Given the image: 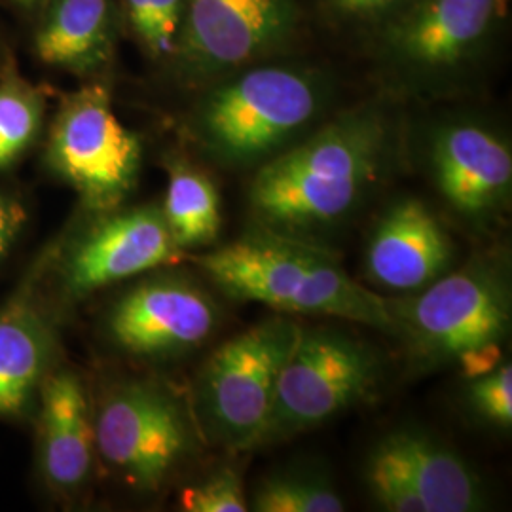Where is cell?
Returning a JSON list of instances; mask_svg holds the SVG:
<instances>
[{
	"label": "cell",
	"instance_id": "6da1fadb",
	"mask_svg": "<svg viewBox=\"0 0 512 512\" xmlns=\"http://www.w3.org/2000/svg\"><path fill=\"white\" fill-rule=\"evenodd\" d=\"M395 126L378 105H361L317 126L256 167L251 226L327 247L384 181Z\"/></svg>",
	"mask_w": 512,
	"mask_h": 512
},
{
	"label": "cell",
	"instance_id": "7a4b0ae2",
	"mask_svg": "<svg viewBox=\"0 0 512 512\" xmlns=\"http://www.w3.org/2000/svg\"><path fill=\"white\" fill-rule=\"evenodd\" d=\"M332 97L323 71L260 61L203 88L188 122L190 137L219 167L256 169L317 128Z\"/></svg>",
	"mask_w": 512,
	"mask_h": 512
},
{
	"label": "cell",
	"instance_id": "3957f363",
	"mask_svg": "<svg viewBox=\"0 0 512 512\" xmlns=\"http://www.w3.org/2000/svg\"><path fill=\"white\" fill-rule=\"evenodd\" d=\"M215 287L234 300L287 315L332 317L391 334L387 298L357 283L329 247L251 226L241 238L194 256Z\"/></svg>",
	"mask_w": 512,
	"mask_h": 512
},
{
	"label": "cell",
	"instance_id": "277c9868",
	"mask_svg": "<svg viewBox=\"0 0 512 512\" xmlns=\"http://www.w3.org/2000/svg\"><path fill=\"white\" fill-rule=\"evenodd\" d=\"M393 330L414 368L458 366L471 380L499 363L512 323L509 260L480 255L403 298H387Z\"/></svg>",
	"mask_w": 512,
	"mask_h": 512
},
{
	"label": "cell",
	"instance_id": "5b68a950",
	"mask_svg": "<svg viewBox=\"0 0 512 512\" xmlns=\"http://www.w3.org/2000/svg\"><path fill=\"white\" fill-rule=\"evenodd\" d=\"M507 12L509 0H406L378 25V63L403 92H454L490 54Z\"/></svg>",
	"mask_w": 512,
	"mask_h": 512
},
{
	"label": "cell",
	"instance_id": "8992f818",
	"mask_svg": "<svg viewBox=\"0 0 512 512\" xmlns=\"http://www.w3.org/2000/svg\"><path fill=\"white\" fill-rule=\"evenodd\" d=\"M300 325L287 313L262 319L215 349L194 385L192 416L200 435L228 452L258 446L281 368Z\"/></svg>",
	"mask_w": 512,
	"mask_h": 512
},
{
	"label": "cell",
	"instance_id": "52a82bcc",
	"mask_svg": "<svg viewBox=\"0 0 512 512\" xmlns=\"http://www.w3.org/2000/svg\"><path fill=\"white\" fill-rule=\"evenodd\" d=\"M380 376L378 353L357 336L334 327H302L277 378L258 446L293 439L370 401Z\"/></svg>",
	"mask_w": 512,
	"mask_h": 512
},
{
	"label": "cell",
	"instance_id": "ba28073f",
	"mask_svg": "<svg viewBox=\"0 0 512 512\" xmlns=\"http://www.w3.org/2000/svg\"><path fill=\"white\" fill-rule=\"evenodd\" d=\"M93 425L97 454L129 486L145 492H156L183 465L200 435L192 410L156 382L110 389Z\"/></svg>",
	"mask_w": 512,
	"mask_h": 512
},
{
	"label": "cell",
	"instance_id": "9c48e42d",
	"mask_svg": "<svg viewBox=\"0 0 512 512\" xmlns=\"http://www.w3.org/2000/svg\"><path fill=\"white\" fill-rule=\"evenodd\" d=\"M143 160L139 137L112 109L103 84L71 93L55 116L48 141V164L86 207L107 213L135 188Z\"/></svg>",
	"mask_w": 512,
	"mask_h": 512
},
{
	"label": "cell",
	"instance_id": "30bf717a",
	"mask_svg": "<svg viewBox=\"0 0 512 512\" xmlns=\"http://www.w3.org/2000/svg\"><path fill=\"white\" fill-rule=\"evenodd\" d=\"M300 18L298 0H184L173 63L186 84L205 88L279 54Z\"/></svg>",
	"mask_w": 512,
	"mask_h": 512
},
{
	"label": "cell",
	"instance_id": "8fae6325",
	"mask_svg": "<svg viewBox=\"0 0 512 512\" xmlns=\"http://www.w3.org/2000/svg\"><path fill=\"white\" fill-rule=\"evenodd\" d=\"M366 488L387 512H475L486 490L475 469L442 440L416 427L384 435L370 450Z\"/></svg>",
	"mask_w": 512,
	"mask_h": 512
},
{
	"label": "cell",
	"instance_id": "7c38bea8",
	"mask_svg": "<svg viewBox=\"0 0 512 512\" xmlns=\"http://www.w3.org/2000/svg\"><path fill=\"white\" fill-rule=\"evenodd\" d=\"M427 165L442 200L473 226L492 224L511 202V143L486 122L437 124L427 137Z\"/></svg>",
	"mask_w": 512,
	"mask_h": 512
},
{
	"label": "cell",
	"instance_id": "4fadbf2b",
	"mask_svg": "<svg viewBox=\"0 0 512 512\" xmlns=\"http://www.w3.org/2000/svg\"><path fill=\"white\" fill-rule=\"evenodd\" d=\"M219 323L217 302L196 281L158 275L114 302L107 330L112 342L131 355L165 359L200 348Z\"/></svg>",
	"mask_w": 512,
	"mask_h": 512
},
{
	"label": "cell",
	"instance_id": "5bb4252c",
	"mask_svg": "<svg viewBox=\"0 0 512 512\" xmlns=\"http://www.w3.org/2000/svg\"><path fill=\"white\" fill-rule=\"evenodd\" d=\"M183 256L162 207H116L76 239L63 264V287L73 298H82Z\"/></svg>",
	"mask_w": 512,
	"mask_h": 512
},
{
	"label": "cell",
	"instance_id": "9a60e30c",
	"mask_svg": "<svg viewBox=\"0 0 512 512\" xmlns=\"http://www.w3.org/2000/svg\"><path fill=\"white\" fill-rule=\"evenodd\" d=\"M456 241L420 198H399L376 220L366 243V279L391 293H418L450 272Z\"/></svg>",
	"mask_w": 512,
	"mask_h": 512
},
{
	"label": "cell",
	"instance_id": "2e32d148",
	"mask_svg": "<svg viewBox=\"0 0 512 512\" xmlns=\"http://www.w3.org/2000/svg\"><path fill=\"white\" fill-rule=\"evenodd\" d=\"M38 391L42 475L55 492L74 494L88 482L97 454L88 395L67 370L50 374Z\"/></svg>",
	"mask_w": 512,
	"mask_h": 512
},
{
	"label": "cell",
	"instance_id": "e0dca14e",
	"mask_svg": "<svg viewBox=\"0 0 512 512\" xmlns=\"http://www.w3.org/2000/svg\"><path fill=\"white\" fill-rule=\"evenodd\" d=\"M52 332L33 294L0 308V418H18L44 382Z\"/></svg>",
	"mask_w": 512,
	"mask_h": 512
},
{
	"label": "cell",
	"instance_id": "ac0fdd59",
	"mask_svg": "<svg viewBox=\"0 0 512 512\" xmlns=\"http://www.w3.org/2000/svg\"><path fill=\"white\" fill-rule=\"evenodd\" d=\"M114 42L116 18L110 0H55L35 46L46 65L93 74L109 63Z\"/></svg>",
	"mask_w": 512,
	"mask_h": 512
},
{
	"label": "cell",
	"instance_id": "d6986e66",
	"mask_svg": "<svg viewBox=\"0 0 512 512\" xmlns=\"http://www.w3.org/2000/svg\"><path fill=\"white\" fill-rule=\"evenodd\" d=\"M165 188V222L183 249H202L219 238L220 196L211 177L184 158H169Z\"/></svg>",
	"mask_w": 512,
	"mask_h": 512
},
{
	"label": "cell",
	"instance_id": "ffe728a7",
	"mask_svg": "<svg viewBox=\"0 0 512 512\" xmlns=\"http://www.w3.org/2000/svg\"><path fill=\"white\" fill-rule=\"evenodd\" d=\"M249 511L342 512L346 503L323 473L293 469L264 478L253 492Z\"/></svg>",
	"mask_w": 512,
	"mask_h": 512
},
{
	"label": "cell",
	"instance_id": "44dd1931",
	"mask_svg": "<svg viewBox=\"0 0 512 512\" xmlns=\"http://www.w3.org/2000/svg\"><path fill=\"white\" fill-rule=\"evenodd\" d=\"M42 124V99L19 76L0 82V169L31 147Z\"/></svg>",
	"mask_w": 512,
	"mask_h": 512
},
{
	"label": "cell",
	"instance_id": "7402d4cb",
	"mask_svg": "<svg viewBox=\"0 0 512 512\" xmlns=\"http://www.w3.org/2000/svg\"><path fill=\"white\" fill-rule=\"evenodd\" d=\"M131 31L154 59H171L183 25L184 0H126Z\"/></svg>",
	"mask_w": 512,
	"mask_h": 512
},
{
	"label": "cell",
	"instance_id": "603a6c76",
	"mask_svg": "<svg viewBox=\"0 0 512 512\" xmlns=\"http://www.w3.org/2000/svg\"><path fill=\"white\" fill-rule=\"evenodd\" d=\"M467 399L478 418L509 431L512 427V368L511 363L499 365L471 378Z\"/></svg>",
	"mask_w": 512,
	"mask_h": 512
},
{
	"label": "cell",
	"instance_id": "cb8c5ba5",
	"mask_svg": "<svg viewBox=\"0 0 512 512\" xmlns=\"http://www.w3.org/2000/svg\"><path fill=\"white\" fill-rule=\"evenodd\" d=\"M181 507L188 512H247L249 501L238 471L222 467L200 484L184 488Z\"/></svg>",
	"mask_w": 512,
	"mask_h": 512
},
{
	"label": "cell",
	"instance_id": "d4e9b609",
	"mask_svg": "<svg viewBox=\"0 0 512 512\" xmlns=\"http://www.w3.org/2000/svg\"><path fill=\"white\" fill-rule=\"evenodd\" d=\"M329 16L349 25H380L406 0H321Z\"/></svg>",
	"mask_w": 512,
	"mask_h": 512
},
{
	"label": "cell",
	"instance_id": "484cf974",
	"mask_svg": "<svg viewBox=\"0 0 512 512\" xmlns=\"http://www.w3.org/2000/svg\"><path fill=\"white\" fill-rule=\"evenodd\" d=\"M25 222V213L18 202L0 194V260L10 253Z\"/></svg>",
	"mask_w": 512,
	"mask_h": 512
},
{
	"label": "cell",
	"instance_id": "4316f807",
	"mask_svg": "<svg viewBox=\"0 0 512 512\" xmlns=\"http://www.w3.org/2000/svg\"><path fill=\"white\" fill-rule=\"evenodd\" d=\"M14 2H18V4H21V6H35V4H38L40 0H14Z\"/></svg>",
	"mask_w": 512,
	"mask_h": 512
}]
</instances>
